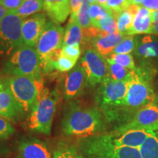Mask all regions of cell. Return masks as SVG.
<instances>
[{
  "label": "cell",
  "mask_w": 158,
  "mask_h": 158,
  "mask_svg": "<svg viewBox=\"0 0 158 158\" xmlns=\"http://www.w3.org/2000/svg\"><path fill=\"white\" fill-rule=\"evenodd\" d=\"M104 128L101 111L96 107H86L71 101L65 108L62 129L67 136L82 138L97 135Z\"/></svg>",
  "instance_id": "cell-1"
},
{
  "label": "cell",
  "mask_w": 158,
  "mask_h": 158,
  "mask_svg": "<svg viewBox=\"0 0 158 158\" xmlns=\"http://www.w3.org/2000/svg\"><path fill=\"white\" fill-rule=\"evenodd\" d=\"M38 91L36 103L29 114L27 123L31 131L50 135L53 119L59 101L58 92L50 91L43 80L35 81Z\"/></svg>",
  "instance_id": "cell-2"
},
{
  "label": "cell",
  "mask_w": 158,
  "mask_h": 158,
  "mask_svg": "<svg viewBox=\"0 0 158 158\" xmlns=\"http://www.w3.org/2000/svg\"><path fill=\"white\" fill-rule=\"evenodd\" d=\"M152 72L146 67L136 68L132 70L128 78L127 92L123 108L138 109L155 104L156 94L151 86Z\"/></svg>",
  "instance_id": "cell-3"
},
{
  "label": "cell",
  "mask_w": 158,
  "mask_h": 158,
  "mask_svg": "<svg viewBox=\"0 0 158 158\" xmlns=\"http://www.w3.org/2000/svg\"><path fill=\"white\" fill-rule=\"evenodd\" d=\"M3 72L8 76L29 77L35 81L43 80L36 48L23 45L18 48L5 62Z\"/></svg>",
  "instance_id": "cell-4"
},
{
  "label": "cell",
  "mask_w": 158,
  "mask_h": 158,
  "mask_svg": "<svg viewBox=\"0 0 158 158\" xmlns=\"http://www.w3.org/2000/svg\"><path fill=\"white\" fill-rule=\"evenodd\" d=\"M127 79L115 81L108 78L99 86L95 101L98 108L108 118H115L118 113V110L123 109L124 101L127 92Z\"/></svg>",
  "instance_id": "cell-5"
},
{
  "label": "cell",
  "mask_w": 158,
  "mask_h": 158,
  "mask_svg": "<svg viewBox=\"0 0 158 158\" xmlns=\"http://www.w3.org/2000/svg\"><path fill=\"white\" fill-rule=\"evenodd\" d=\"M81 144L88 158H141L139 149L116 147L106 141L102 135L83 138Z\"/></svg>",
  "instance_id": "cell-6"
},
{
  "label": "cell",
  "mask_w": 158,
  "mask_h": 158,
  "mask_svg": "<svg viewBox=\"0 0 158 158\" xmlns=\"http://www.w3.org/2000/svg\"><path fill=\"white\" fill-rule=\"evenodd\" d=\"M23 20L10 10L0 21V56H10L23 45L21 35Z\"/></svg>",
  "instance_id": "cell-7"
},
{
  "label": "cell",
  "mask_w": 158,
  "mask_h": 158,
  "mask_svg": "<svg viewBox=\"0 0 158 158\" xmlns=\"http://www.w3.org/2000/svg\"><path fill=\"white\" fill-rule=\"evenodd\" d=\"M4 79L23 113H30L38 94L35 81L25 76H8Z\"/></svg>",
  "instance_id": "cell-8"
},
{
  "label": "cell",
  "mask_w": 158,
  "mask_h": 158,
  "mask_svg": "<svg viewBox=\"0 0 158 158\" xmlns=\"http://www.w3.org/2000/svg\"><path fill=\"white\" fill-rule=\"evenodd\" d=\"M81 65L85 71L87 84L96 86L108 78L106 59L95 49L87 47L81 59Z\"/></svg>",
  "instance_id": "cell-9"
},
{
  "label": "cell",
  "mask_w": 158,
  "mask_h": 158,
  "mask_svg": "<svg viewBox=\"0 0 158 158\" xmlns=\"http://www.w3.org/2000/svg\"><path fill=\"white\" fill-rule=\"evenodd\" d=\"M64 35V29L62 27L52 21H47L46 26L36 45L40 65L53 53L62 48Z\"/></svg>",
  "instance_id": "cell-10"
},
{
  "label": "cell",
  "mask_w": 158,
  "mask_h": 158,
  "mask_svg": "<svg viewBox=\"0 0 158 158\" xmlns=\"http://www.w3.org/2000/svg\"><path fill=\"white\" fill-rule=\"evenodd\" d=\"M158 122V106L153 104L136 111L133 117L116 130V132L127 131L130 130H150L154 124Z\"/></svg>",
  "instance_id": "cell-11"
},
{
  "label": "cell",
  "mask_w": 158,
  "mask_h": 158,
  "mask_svg": "<svg viewBox=\"0 0 158 158\" xmlns=\"http://www.w3.org/2000/svg\"><path fill=\"white\" fill-rule=\"evenodd\" d=\"M46 23V15L44 13H39L23 20L21 27L23 45L36 48L37 41Z\"/></svg>",
  "instance_id": "cell-12"
},
{
  "label": "cell",
  "mask_w": 158,
  "mask_h": 158,
  "mask_svg": "<svg viewBox=\"0 0 158 158\" xmlns=\"http://www.w3.org/2000/svg\"><path fill=\"white\" fill-rule=\"evenodd\" d=\"M150 133V130H130L127 131L116 132L113 134L102 135L108 143L116 147H127L139 149Z\"/></svg>",
  "instance_id": "cell-13"
},
{
  "label": "cell",
  "mask_w": 158,
  "mask_h": 158,
  "mask_svg": "<svg viewBox=\"0 0 158 158\" xmlns=\"http://www.w3.org/2000/svg\"><path fill=\"white\" fill-rule=\"evenodd\" d=\"M87 84L85 71L81 64L76 65L65 76L63 83L64 100H72L80 95Z\"/></svg>",
  "instance_id": "cell-14"
},
{
  "label": "cell",
  "mask_w": 158,
  "mask_h": 158,
  "mask_svg": "<svg viewBox=\"0 0 158 158\" xmlns=\"http://www.w3.org/2000/svg\"><path fill=\"white\" fill-rule=\"evenodd\" d=\"M23 114H24L7 87L5 79H0V116L15 122Z\"/></svg>",
  "instance_id": "cell-15"
},
{
  "label": "cell",
  "mask_w": 158,
  "mask_h": 158,
  "mask_svg": "<svg viewBox=\"0 0 158 158\" xmlns=\"http://www.w3.org/2000/svg\"><path fill=\"white\" fill-rule=\"evenodd\" d=\"M43 8L51 21L60 24L71 13L70 0H43Z\"/></svg>",
  "instance_id": "cell-16"
},
{
  "label": "cell",
  "mask_w": 158,
  "mask_h": 158,
  "mask_svg": "<svg viewBox=\"0 0 158 158\" xmlns=\"http://www.w3.org/2000/svg\"><path fill=\"white\" fill-rule=\"evenodd\" d=\"M124 38V35L118 32L110 35H100L90 39L86 44L90 45L91 48L95 49L104 57L109 56L113 54L116 45Z\"/></svg>",
  "instance_id": "cell-17"
},
{
  "label": "cell",
  "mask_w": 158,
  "mask_h": 158,
  "mask_svg": "<svg viewBox=\"0 0 158 158\" xmlns=\"http://www.w3.org/2000/svg\"><path fill=\"white\" fill-rule=\"evenodd\" d=\"M19 150L21 158H53L46 144L37 139L21 142Z\"/></svg>",
  "instance_id": "cell-18"
},
{
  "label": "cell",
  "mask_w": 158,
  "mask_h": 158,
  "mask_svg": "<svg viewBox=\"0 0 158 158\" xmlns=\"http://www.w3.org/2000/svg\"><path fill=\"white\" fill-rule=\"evenodd\" d=\"M152 10L143 6H138L131 28L128 31L127 36H134L135 35L149 34L152 30Z\"/></svg>",
  "instance_id": "cell-19"
},
{
  "label": "cell",
  "mask_w": 158,
  "mask_h": 158,
  "mask_svg": "<svg viewBox=\"0 0 158 158\" xmlns=\"http://www.w3.org/2000/svg\"><path fill=\"white\" fill-rule=\"evenodd\" d=\"M135 56L139 59H152L158 57V37L146 35L138 40L135 49Z\"/></svg>",
  "instance_id": "cell-20"
},
{
  "label": "cell",
  "mask_w": 158,
  "mask_h": 158,
  "mask_svg": "<svg viewBox=\"0 0 158 158\" xmlns=\"http://www.w3.org/2000/svg\"><path fill=\"white\" fill-rule=\"evenodd\" d=\"M84 40V31L79 24L77 15H70L68 24L64 31V45H81Z\"/></svg>",
  "instance_id": "cell-21"
},
{
  "label": "cell",
  "mask_w": 158,
  "mask_h": 158,
  "mask_svg": "<svg viewBox=\"0 0 158 158\" xmlns=\"http://www.w3.org/2000/svg\"><path fill=\"white\" fill-rule=\"evenodd\" d=\"M138 7L137 5H130L128 8L116 15V21L118 33L124 36H127L128 31L133 24L134 16L138 10Z\"/></svg>",
  "instance_id": "cell-22"
},
{
  "label": "cell",
  "mask_w": 158,
  "mask_h": 158,
  "mask_svg": "<svg viewBox=\"0 0 158 158\" xmlns=\"http://www.w3.org/2000/svg\"><path fill=\"white\" fill-rule=\"evenodd\" d=\"M43 8V0H24L14 11L19 16L25 19L37 14Z\"/></svg>",
  "instance_id": "cell-23"
},
{
  "label": "cell",
  "mask_w": 158,
  "mask_h": 158,
  "mask_svg": "<svg viewBox=\"0 0 158 158\" xmlns=\"http://www.w3.org/2000/svg\"><path fill=\"white\" fill-rule=\"evenodd\" d=\"M141 158H158V137L150 130V133L144 143L139 148Z\"/></svg>",
  "instance_id": "cell-24"
},
{
  "label": "cell",
  "mask_w": 158,
  "mask_h": 158,
  "mask_svg": "<svg viewBox=\"0 0 158 158\" xmlns=\"http://www.w3.org/2000/svg\"><path fill=\"white\" fill-rule=\"evenodd\" d=\"M106 59L108 64V78L115 81H124L129 78L132 70L118 64L109 57H106Z\"/></svg>",
  "instance_id": "cell-25"
},
{
  "label": "cell",
  "mask_w": 158,
  "mask_h": 158,
  "mask_svg": "<svg viewBox=\"0 0 158 158\" xmlns=\"http://www.w3.org/2000/svg\"><path fill=\"white\" fill-rule=\"evenodd\" d=\"M93 27H95L102 35H110L118 32L116 17L113 13H109L100 18Z\"/></svg>",
  "instance_id": "cell-26"
},
{
  "label": "cell",
  "mask_w": 158,
  "mask_h": 158,
  "mask_svg": "<svg viewBox=\"0 0 158 158\" xmlns=\"http://www.w3.org/2000/svg\"><path fill=\"white\" fill-rule=\"evenodd\" d=\"M138 38L133 36H127L122 40L114 48L113 54H128L135 51L138 44Z\"/></svg>",
  "instance_id": "cell-27"
},
{
  "label": "cell",
  "mask_w": 158,
  "mask_h": 158,
  "mask_svg": "<svg viewBox=\"0 0 158 158\" xmlns=\"http://www.w3.org/2000/svg\"><path fill=\"white\" fill-rule=\"evenodd\" d=\"M89 9V3L86 0H84L81 7L79 10L78 14H77L78 23L81 27L83 30H86V29H88L92 27Z\"/></svg>",
  "instance_id": "cell-28"
},
{
  "label": "cell",
  "mask_w": 158,
  "mask_h": 158,
  "mask_svg": "<svg viewBox=\"0 0 158 158\" xmlns=\"http://www.w3.org/2000/svg\"><path fill=\"white\" fill-rule=\"evenodd\" d=\"M89 17L91 19V22H92V26L95 24L97 21L100 18L103 17L105 15L109 14V13H112L105 6L100 5L99 3L89 4Z\"/></svg>",
  "instance_id": "cell-29"
},
{
  "label": "cell",
  "mask_w": 158,
  "mask_h": 158,
  "mask_svg": "<svg viewBox=\"0 0 158 158\" xmlns=\"http://www.w3.org/2000/svg\"><path fill=\"white\" fill-rule=\"evenodd\" d=\"M131 5L130 0H107L105 7L109 10L114 16H116Z\"/></svg>",
  "instance_id": "cell-30"
},
{
  "label": "cell",
  "mask_w": 158,
  "mask_h": 158,
  "mask_svg": "<svg viewBox=\"0 0 158 158\" xmlns=\"http://www.w3.org/2000/svg\"><path fill=\"white\" fill-rule=\"evenodd\" d=\"M109 58L114 62L122 65L124 68L133 70L136 68L135 62H134L133 56L130 54H112L109 56Z\"/></svg>",
  "instance_id": "cell-31"
},
{
  "label": "cell",
  "mask_w": 158,
  "mask_h": 158,
  "mask_svg": "<svg viewBox=\"0 0 158 158\" xmlns=\"http://www.w3.org/2000/svg\"><path fill=\"white\" fill-rule=\"evenodd\" d=\"M76 62L77 61L76 60L63 56L61 55V56L54 63V69L57 71H59V72H68V71L73 70L75 68Z\"/></svg>",
  "instance_id": "cell-32"
},
{
  "label": "cell",
  "mask_w": 158,
  "mask_h": 158,
  "mask_svg": "<svg viewBox=\"0 0 158 158\" xmlns=\"http://www.w3.org/2000/svg\"><path fill=\"white\" fill-rule=\"evenodd\" d=\"M53 158H84L75 147H63L55 152Z\"/></svg>",
  "instance_id": "cell-33"
},
{
  "label": "cell",
  "mask_w": 158,
  "mask_h": 158,
  "mask_svg": "<svg viewBox=\"0 0 158 158\" xmlns=\"http://www.w3.org/2000/svg\"><path fill=\"white\" fill-rule=\"evenodd\" d=\"M81 54L80 45H64L62 48V56L78 61Z\"/></svg>",
  "instance_id": "cell-34"
},
{
  "label": "cell",
  "mask_w": 158,
  "mask_h": 158,
  "mask_svg": "<svg viewBox=\"0 0 158 158\" xmlns=\"http://www.w3.org/2000/svg\"><path fill=\"white\" fill-rule=\"evenodd\" d=\"M15 129L8 120L0 116V139H6L14 134Z\"/></svg>",
  "instance_id": "cell-35"
},
{
  "label": "cell",
  "mask_w": 158,
  "mask_h": 158,
  "mask_svg": "<svg viewBox=\"0 0 158 158\" xmlns=\"http://www.w3.org/2000/svg\"><path fill=\"white\" fill-rule=\"evenodd\" d=\"M24 0H0V4L7 10H15Z\"/></svg>",
  "instance_id": "cell-36"
},
{
  "label": "cell",
  "mask_w": 158,
  "mask_h": 158,
  "mask_svg": "<svg viewBox=\"0 0 158 158\" xmlns=\"http://www.w3.org/2000/svg\"><path fill=\"white\" fill-rule=\"evenodd\" d=\"M152 19L151 35H158V11L152 10Z\"/></svg>",
  "instance_id": "cell-37"
},
{
  "label": "cell",
  "mask_w": 158,
  "mask_h": 158,
  "mask_svg": "<svg viewBox=\"0 0 158 158\" xmlns=\"http://www.w3.org/2000/svg\"><path fill=\"white\" fill-rule=\"evenodd\" d=\"M141 6L150 10L158 11V0H143Z\"/></svg>",
  "instance_id": "cell-38"
},
{
  "label": "cell",
  "mask_w": 158,
  "mask_h": 158,
  "mask_svg": "<svg viewBox=\"0 0 158 158\" xmlns=\"http://www.w3.org/2000/svg\"><path fill=\"white\" fill-rule=\"evenodd\" d=\"M84 0H70L71 15H77Z\"/></svg>",
  "instance_id": "cell-39"
},
{
  "label": "cell",
  "mask_w": 158,
  "mask_h": 158,
  "mask_svg": "<svg viewBox=\"0 0 158 158\" xmlns=\"http://www.w3.org/2000/svg\"><path fill=\"white\" fill-rule=\"evenodd\" d=\"M7 12H8V10L6 8H5V7L0 4V21L5 17V15L7 14Z\"/></svg>",
  "instance_id": "cell-40"
},
{
  "label": "cell",
  "mask_w": 158,
  "mask_h": 158,
  "mask_svg": "<svg viewBox=\"0 0 158 158\" xmlns=\"http://www.w3.org/2000/svg\"><path fill=\"white\" fill-rule=\"evenodd\" d=\"M131 5L141 6L143 0H130Z\"/></svg>",
  "instance_id": "cell-41"
},
{
  "label": "cell",
  "mask_w": 158,
  "mask_h": 158,
  "mask_svg": "<svg viewBox=\"0 0 158 158\" xmlns=\"http://www.w3.org/2000/svg\"><path fill=\"white\" fill-rule=\"evenodd\" d=\"M150 130H152V131H155V130H158V122L155 124H154L152 127H151V129H150Z\"/></svg>",
  "instance_id": "cell-42"
},
{
  "label": "cell",
  "mask_w": 158,
  "mask_h": 158,
  "mask_svg": "<svg viewBox=\"0 0 158 158\" xmlns=\"http://www.w3.org/2000/svg\"><path fill=\"white\" fill-rule=\"evenodd\" d=\"M98 3L100 4V5H101L102 6H105L107 0H98Z\"/></svg>",
  "instance_id": "cell-43"
},
{
  "label": "cell",
  "mask_w": 158,
  "mask_h": 158,
  "mask_svg": "<svg viewBox=\"0 0 158 158\" xmlns=\"http://www.w3.org/2000/svg\"><path fill=\"white\" fill-rule=\"evenodd\" d=\"M89 4H94V3H98V0H86Z\"/></svg>",
  "instance_id": "cell-44"
},
{
  "label": "cell",
  "mask_w": 158,
  "mask_h": 158,
  "mask_svg": "<svg viewBox=\"0 0 158 158\" xmlns=\"http://www.w3.org/2000/svg\"><path fill=\"white\" fill-rule=\"evenodd\" d=\"M0 74H1V73H0Z\"/></svg>",
  "instance_id": "cell-45"
}]
</instances>
